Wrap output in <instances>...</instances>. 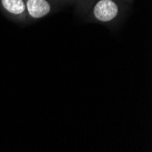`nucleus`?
I'll use <instances>...</instances> for the list:
<instances>
[{
    "instance_id": "obj_3",
    "label": "nucleus",
    "mask_w": 152,
    "mask_h": 152,
    "mask_svg": "<svg viewBox=\"0 0 152 152\" xmlns=\"http://www.w3.org/2000/svg\"><path fill=\"white\" fill-rule=\"evenodd\" d=\"M0 8L7 18L14 21L27 22L25 0H0Z\"/></svg>"
},
{
    "instance_id": "obj_4",
    "label": "nucleus",
    "mask_w": 152,
    "mask_h": 152,
    "mask_svg": "<svg viewBox=\"0 0 152 152\" xmlns=\"http://www.w3.org/2000/svg\"><path fill=\"white\" fill-rule=\"evenodd\" d=\"M95 0H74L73 3L75 5V10L78 15L84 17L88 13L89 7L93 4Z\"/></svg>"
},
{
    "instance_id": "obj_6",
    "label": "nucleus",
    "mask_w": 152,
    "mask_h": 152,
    "mask_svg": "<svg viewBox=\"0 0 152 152\" xmlns=\"http://www.w3.org/2000/svg\"><path fill=\"white\" fill-rule=\"evenodd\" d=\"M124 1H126V2H128V3H129V4H131L134 0H124Z\"/></svg>"
},
{
    "instance_id": "obj_5",
    "label": "nucleus",
    "mask_w": 152,
    "mask_h": 152,
    "mask_svg": "<svg viewBox=\"0 0 152 152\" xmlns=\"http://www.w3.org/2000/svg\"><path fill=\"white\" fill-rule=\"evenodd\" d=\"M58 5H62V4H66V3H73L74 0H54Z\"/></svg>"
},
{
    "instance_id": "obj_1",
    "label": "nucleus",
    "mask_w": 152,
    "mask_h": 152,
    "mask_svg": "<svg viewBox=\"0 0 152 152\" xmlns=\"http://www.w3.org/2000/svg\"><path fill=\"white\" fill-rule=\"evenodd\" d=\"M129 5L124 0H95L85 18L88 22L111 26L124 17Z\"/></svg>"
},
{
    "instance_id": "obj_2",
    "label": "nucleus",
    "mask_w": 152,
    "mask_h": 152,
    "mask_svg": "<svg viewBox=\"0 0 152 152\" xmlns=\"http://www.w3.org/2000/svg\"><path fill=\"white\" fill-rule=\"evenodd\" d=\"M25 4L27 22L48 16L58 6L54 0H25Z\"/></svg>"
}]
</instances>
